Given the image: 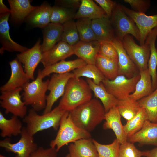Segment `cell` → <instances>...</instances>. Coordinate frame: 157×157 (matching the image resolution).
Wrapping results in <instances>:
<instances>
[{
  "label": "cell",
  "instance_id": "cell-1",
  "mask_svg": "<svg viewBox=\"0 0 157 157\" xmlns=\"http://www.w3.org/2000/svg\"><path fill=\"white\" fill-rule=\"evenodd\" d=\"M69 113L76 126L90 133L104 120L106 113L101 102L96 99H92Z\"/></svg>",
  "mask_w": 157,
  "mask_h": 157
},
{
  "label": "cell",
  "instance_id": "cell-2",
  "mask_svg": "<svg viewBox=\"0 0 157 157\" xmlns=\"http://www.w3.org/2000/svg\"><path fill=\"white\" fill-rule=\"evenodd\" d=\"M92 90L86 81L82 78H70L58 106L62 110L70 112L92 99Z\"/></svg>",
  "mask_w": 157,
  "mask_h": 157
},
{
  "label": "cell",
  "instance_id": "cell-3",
  "mask_svg": "<svg viewBox=\"0 0 157 157\" xmlns=\"http://www.w3.org/2000/svg\"><path fill=\"white\" fill-rule=\"evenodd\" d=\"M66 112L58 106L41 115L32 109L24 118L23 121L28 132L33 136L39 131L51 128L58 130L62 118Z\"/></svg>",
  "mask_w": 157,
  "mask_h": 157
},
{
  "label": "cell",
  "instance_id": "cell-4",
  "mask_svg": "<svg viewBox=\"0 0 157 157\" xmlns=\"http://www.w3.org/2000/svg\"><path fill=\"white\" fill-rule=\"evenodd\" d=\"M57 135L50 143V147L58 152L63 146L83 138H91L88 132L80 128L73 121L69 112H66L62 117Z\"/></svg>",
  "mask_w": 157,
  "mask_h": 157
},
{
  "label": "cell",
  "instance_id": "cell-5",
  "mask_svg": "<svg viewBox=\"0 0 157 157\" xmlns=\"http://www.w3.org/2000/svg\"><path fill=\"white\" fill-rule=\"evenodd\" d=\"M38 74L36 78L23 88L22 99L26 105H30L34 110L44 109L46 104V93L49 80L45 81Z\"/></svg>",
  "mask_w": 157,
  "mask_h": 157
},
{
  "label": "cell",
  "instance_id": "cell-6",
  "mask_svg": "<svg viewBox=\"0 0 157 157\" xmlns=\"http://www.w3.org/2000/svg\"><path fill=\"white\" fill-rule=\"evenodd\" d=\"M110 18L116 38L122 41L125 35H130L139 41L140 37L139 29L133 19L123 10L121 5L117 3Z\"/></svg>",
  "mask_w": 157,
  "mask_h": 157
},
{
  "label": "cell",
  "instance_id": "cell-7",
  "mask_svg": "<svg viewBox=\"0 0 157 157\" xmlns=\"http://www.w3.org/2000/svg\"><path fill=\"white\" fill-rule=\"evenodd\" d=\"M140 77L139 73L130 78L119 75L112 80L105 78L102 82L107 91L119 100L128 97L134 92Z\"/></svg>",
  "mask_w": 157,
  "mask_h": 157
},
{
  "label": "cell",
  "instance_id": "cell-8",
  "mask_svg": "<svg viewBox=\"0 0 157 157\" xmlns=\"http://www.w3.org/2000/svg\"><path fill=\"white\" fill-rule=\"evenodd\" d=\"M20 135L19 140L15 143H12L9 138L0 140V147L15 154V157H30L38 148L37 144L26 127H23Z\"/></svg>",
  "mask_w": 157,
  "mask_h": 157
},
{
  "label": "cell",
  "instance_id": "cell-9",
  "mask_svg": "<svg viewBox=\"0 0 157 157\" xmlns=\"http://www.w3.org/2000/svg\"><path fill=\"white\" fill-rule=\"evenodd\" d=\"M122 42L127 53L139 72L147 69L150 54L148 43L145 41L144 45H139L135 43L133 37L130 35H125Z\"/></svg>",
  "mask_w": 157,
  "mask_h": 157
},
{
  "label": "cell",
  "instance_id": "cell-10",
  "mask_svg": "<svg viewBox=\"0 0 157 157\" xmlns=\"http://www.w3.org/2000/svg\"><path fill=\"white\" fill-rule=\"evenodd\" d=\"M74 77L72 72L62 74H53L49 80L48 90L49 93L46 97V104L43 113L50 111L54 104L63 95L69 79Z\"/></svg>",
  "mask_w": 157,
  "mask_h": 157
},
{
  "label": "cell",
  "instance_id": "cell-11",
  "mask_svg": "<svg viewBox=\"0 0 157 157\" xmlns=\"http://www.w3.org/2000/svg\"><path fill=\"white\" fill-rule=\"evenodd\" d=\"M22 88L1 92L0 96V106L5 110L6 114L9 113L22 118L26 115L27 107L21 99L20 92Z\"/></svg>",
  "mask_w": 157,
  "mask_h": 157
},
{
  "label": "cell",
  "instance_id": "cell-12",
  "mask_svg": "<svg viewBox=\"0 0 157 157\" xmlns=\"http://www.w3.org/2000/svg\"><path fill=\"white\" fill-rule=\"evenodd\" d=\"M121 7L126 14L135 24L140 32V45H144L149 33L157 27V14L147 15L144 13L136 12L122 5Z\"/></svg>",
  "mask_w": 157,
  "mask_h": 157
},
{
  "label": "cell",
  "instance_id": "cell-13",
  "mask_svg": "<svg viewBox=\"0 0 157 157\" xmlns=\"http://www.w3.org/2000/svg\"><path fill=\"white\" fill-rule=\"evenodd\" d=\"M41 40L39 38L31 48L18 54L16 58L24 66V70L30 79L34 80L35 70L42 58Z\"/></svg>",
  "mask_w": 157,
  "mask_h": 157
},
{
  "label": "cell",
  "instance_id": "cell-14",
  "mask_svg": "<svg viewBox=\"0 0 157 157\" xmlns=\"http://www.w3.org/2000/svg\"><path fill=\"white\" fill-rule=\"evenodd\" d=\"M10 14V12L0 14V41L2 45L0 49V53L1 54L3 53L5 51L22 53L28 49L16 42L11 38L8 22Z\"/></svg>",
  "mask_w": 157,
  "mask_h": 157
},
{
  "label": "cell",
  "instance_id": "cell-15",
  "mask_svg": "<svg viewBox=\"0 0 157 157\" xmlns=\"http://www.w3.org/2000/svg\"><path fill=\"white\" fill-rule=\"evenodd\" d=\"M11 70L10 78L0 88L1 92L13 90L19 88H22L29 82L30 79L22 67L21 63L17 59L9 63Z\"/></svg>",
  "mask_w": 157,
  "mask_h": 157
},
{
  "label": "cell",
  "instance_id": "cell-16",
  "mask_svg": "<svg viewBox=\"0 0 157 157\" xmlns=\"http://www.w3.org/2000/svg\"><path fill=\"white\" fill-rule=\"evenodd\" d=\"M73 54L72 46L60 41L51 49L42 53L41 62L45 67L64 60Z\"/></svg>",
  "mask_w": 157,
  "mask_h": 157
},
{
  "label": "cell",
  "instance_id": "cell-17",
  "mask_svg": "<svg viewBox=\"0 0 157 157\" xmlns=\"http://www.w3.org/2000/svg\"><path fill=\"white\" fill-rule=\"evenodd\" d=\"M111 43L116 49L118 58L119 75L130 78L137 73L138 70L124 49L122 41L115 38Z\"/></svg>",
  "mask_w": 157,
  "mask_h": 157
},
{
  "label": "cell",
  "instance_id": "cell-18",
  "mask_svg": "<svg viewBox=\"0 0 157 157\" xmlns=\"http://www.w3.org/2000/svg\"><path fill=\"white\" fill-rule=\"evenodd\" d=\"M100 43L97 40L90 41L80 40L72 46L74 54L88 64L95 65Z\"/></svg>",
  "mask_w": 157,
  "mask_h": 157
},
{
  "label": "cell",
  "instance_id": "cell-19",
  "mask_svg": "<svg viewBox=\"0 0 157 157\" xmlns=\"http://www.w3.org/2000/svg\"><path fill=\"white\" fill-rule=\"evenodd\" d=\"M121 116L117 106L114 107L106 113L105 122L103 124L104 129H111L113 131L116 139L120 144L127 142L128 139L121 122Z\"/></svg>",
  "mask_w": 157,
  "mask_h": 157
},
{
  "label": "cell",
  "instance_id": "cell-20",
  "mask_svg": "<svg viewBox=\"0 0 157 157\" xmlns=\"http://www.w3.org/2000/svg\"><path fill=\"white\" fill-rule=\"evenodd\" d=\"M127 141L140 145H152L157 147V123L146 120L142 128L128 138Z\"/></svg>",
  "mask_w": 157,
  "mask_h": 157
},
{
  "label": "cell",
  "instance_id": "cell-21",
  "mask_svg": "<svg viewBox=\"0 0 157 157\" xmlns=\"http://www.w3.org/2000/svg\"><path fill=\"white\" fill-rule=\"evenodd\" d=\"M86 64L83 60L80 58L69 61L64 60L44 67L42 70L39 69L38 74L43 79L51 74H62L70 72Z\"/></svg>",
  "mask_w": 157,
  "mask_h": 157
},
{
  "label": "cell",
  "instance_id": "cell-22",
  "mask_svg": "<svg viewBox=\"0 0 157 157\" xmlns=\"http://www.w3.org/2000/svg\"><path fill=\"white\" fill-rule=\"evenodd\" d=\"M68 148L70 157H99L96 147L91 138L77 140L71 143Z\"/></svg>",
  "mask_w": 157,
  "mask_h": 157
},
{
  "label": "cell",
  "instance_id": "cell-23",
  "mask_svg": "<svg viewBox=\"0 0 157 157\" xmlns=\"http://www.w3.org/2000/svg\"><path fill=\"white\" fill-rule=\"evenodd\" d=\"M92 26L99 42H111L116 38L110 18L108 17L92 20Z\"/></svg>",
  "mask_w": 157,
  "mask_h": 157
},
{
  "label": "cell",
  "instance_id": "cell-24",
  "mask_svg": "<svg viewBox=\"0 0 157 157\" xmlns=\"http://www.w3.org/2000/svg\"><path fill=\"white\" fill-rule=\"evenodd\" d=\"M51 7L48 3L44 2L37 6L26 20L34 27L43 28L51 23Z\"/></svg>",
  "mask_w": 157,
  "mask_h": 157
},
{
  "label": "cell",
  "instance_id": "cell-25",
  "mask_svg": "<svg viewBox=\"0 0 157 157\" xmlns=\"http://www.w3.org/2000/svg\"><path fill=\"white\" fill-rule=\"evenodd\" d=\"M11 19L16 23L22 22L37 6L31 4L29 0H8Z\"/></svg>",
  "mask_w": 157,
  "mask_h": 157
},
{
  "label": "cell",
  "instance_id": "cell-26",
  "mask_svg": "<svg viewBox=\"0 0 157 157\" xmlns=\"http://www.w3.org/2000/svg\"><path fill=\"white\" fill-rule=\"evenodd\" d=\"M63 30L62 25L51 23L43 28V40L41 45L42 53L51 49L60 41Z\"/></svg>",
  "mask_w": 157,
  "mask_h": 157
},
{
  "label": "cell",
  "instance_id": "cell-27",
  "mask_svg": "<svg viewBox=\"0 0 157 157\" xmlns=\"http://www.w3.org/2000/svg\"><path fill=\"white\" fill-rule=\"evenodd\" d=\"M157 37V27L148 35L145 41L149 44L150 54L148 63V69L151 76L153 90L157 88V49L155 42Z\"/></svg>",
  "mask_w": 157,
  "mask_h": 157
},
{
  "label": "cell",
  "instance_id": "cell-28",
  "mask_svg": "<svg viewBox=\"0 0 157 157\" xmlns=\"http://www.w3.org/2000/svg\"><path fill=\"white\" fill-rule=\"evenodd\" d=\"M86 81L95 96L100 100L106 113L117 106L118 100L107 91L102 82L97 85L91 79L86 78Z\"/></svg>",
  "mask_w": 157,
  "mask_h": 157
},
{
  "label": "cell",
  "instance_id": "cell-29",
  "mask_svg": "<svg viewBox=\"0 0 157 157\" xmlns=\"http://www.w3.org/2000/svg\"><path fill=\"white\" fill-rule=\"evenodd\" d=\"M107 17L101 8L93 0H81L80 5L74 19L87 18L93 20Z\"/></svg>",
  "mask_w": 157,
  "mask_h": 157
},
{
  "label": "cell",
  "instance_id": "cell-30",
  "mask_svg": "<svg viewBox=\"0 0 157 157\" xmlns=\"http://www.w3.org/2000/svg\"><path fill=\"white\" fill-rule=\"evenodd\" d=\"M139 73L140 77L136 84L135 91L129 96L136 101L149 95L154 91L151 78L148 68Z\"/></svg>",
  "mask_w": 157,
  "mask_h": 157
},
{
  "label": "cell",
  "instance_id": "cell-31",
  "mask_svg": "<svg viewBox=\"0 0 157 157\" xmlns=\"http://www.w3.org/2000/svg\"><path fill=\"white\" fill-rule=\"evenodd\" d=\"M23 127L18 117L13 115L8 119L0 111V134L2 137L6 138L20 135Z\"/></svg>",
  "mask_w": 157,
  "mask_h": 157
},
{
  "label": "cell",
  "instance_id": "cell-32",
  "mask_svg": "<svg viewBox=\"0 0 157 157\" xmlns=\"http://www.w3.org/2000/svg\"><path fill=\"white\" fill-rule=\"evenodd\" d=\"M147 120H149L146 111L144 108L141 107L136 115L123 125L124 130L127 138L139 131Z\"/></svg>",
  "mask_w": 157,
  "mask_h": 157
},
{
  "label": "cell",
  "instance_id": "cell-33",
  "mask_svg": "<svg viewBox=\"0 0 157 157\" xmlns=\"http://www.w3.org/2000/svg\"><path fill=\"white\" fill-rule=\"evenodd\" d=\"M74 78H78L81 77L91 79L96 84L99 85L105 78L95 65L87 64L85 66L76 69L72 72Z\"/></svg>",
  "mask_w": 157,
  "mask_h": 157
},
{
  "label": "cell",
  "instance_id": "cell-34",
  "mask_svg": "<svg viewBox=\"0 0 157 157\" xmlns=\"http://www.w3.org/2000/svg\"><path fill=\"white\" fill-rule=\"evenodd\" d=\"M117 106L121 116L127 121L133 118L141 108L138 101L134 100L129 97L118 100Z\"/></svg>",
  "mask_w": 157,
  "mask_h": 157
},
{
  "label": "cell",
  "instance_id": "cell-35",
  "mask_svg": "<svg viewBox=\"0 0 157 157\" xmlns=\"http://www.w3.org/2000/svg\"><path fill=\"white\" fill-rule=\"evenodd\" d=\"M138 101L140 107L145 109L148 120L157 123V88L150 94Z\"/></svg>",
  "mask_w": 157,
  "mask_h": 157
},
{
  "label": "cell",
  "instance_id": "cell-36",
  "mask_svg": "<svg viewBox=\"0 0 157 157\" xmlns=\"http://www.w3.org/2000/svg\"><path fill=\"white\" fill-rule=\"evenodd\" d=\"M76 13L74 10L54 6L51 7V23L62 25L74 19Z\"/></svg>",
  "mask_w": 157,
  "mask_h": 157
},
{
  "label": "cell",
  "instance_id": "cell-37",
  "mask_svg": "<svg viewBox=\"0 0 157 157\" xmlns=\"http://www.w3.org/2000/svg\"><path fill=\"white\" fill-rule=\"evenodd\" d=\"M62 25L63 30L60 41L65 42L72 46L74 45L80 40L76 22L72 20Z\"/></svg>",
  "mask_w": 157,
  "mask_h": 157
},
{
  "label": "cell",
  "instance_id": "cell-38",
  "mask_svg": "<svg viewBox=\"0 0 157 157\" xmlns=\"http://www.w3.org/2000/svg\"><path fill=\"white\" fill-rule=\"evenodd\" d=\"M91 21V19L88 18H82L78 19L76 22L80 40L83 41L97 40L92 26Z\"/></svg>",
  "mask_w": 157,
  "mask_h": 157
},
{
  "label": "cell",
  "instance_id": "cell-39",
  "mask_svg": "<svg viewBox=\"0 0 157 157\" xmlns=\"http://www.w3.org/2000/svg\"><path fill=\"white\" fill-rule=\"evenodd\" d=\"M95 145L99 157H118L120 144L116 138L111 143L107 144H101L92 139Z\"/></svg>",
  "mask_w": 157,
  "mask_h": 157
},
{
  "label": "cell",
  "instance_id": "cell-40",
  "mask_svg": "<svg viewBox=\"0 0 157 157\" xmlns=\"http://www.w3.org/2000/svg\"><path fill=\"white\" fill-rule=\"evenodd\" d=\"M143 151L138 149L134 143L127 141L120 144L118 157H141Z\"/></svg>",
  "mask_w": 157,
  "mask_h": 157
},
{
  "label": "cell",
  "instance_id": "cell-41",
  "mask_svg": "<svg viewBox=\"0 0 157 157\" xmlns=\"http://www.w3.org/2000/svg\"><path fill=\"white\" fill-rule=\"evenodd\" d=\"M98 54L108 58L118 61L117 51L110 42H100Z\"/></svg>",
  "mask_w": 157,
  "mask_h": 157
},
{
  "label": "cell",
  "instance_id": "cell-42",
  "mask_svg": "<svg viewBox=\"0 0 157 157\" xmlns=\"http://www.w3.org/2000/svg\"><path fill=\"white\" fill-rule=\"evenodd\" d=\"M124 1L130 5L133 10L140 13H145L150 6L149 0H124Z\"/></svg>",
  "mask_w": 157,
  "mask_h": 157
},
{
  "label": "cell",
  "instance_id": "cell-43",
  "mask_svg": "<svg viewBox=\"0 0 157 157\" xmlns=\"http://www.w3.org/2000/svg\"><path fill=\"white\" fill-rule=\"evenodd\" d=\"M57 152L55 148L51 147L45 148L39 147L30 157H57Z\"/></svg>",
  "mask_w": 157,
  "mask_h": 157
},
{
  "label": "cell",
  "instance_id": "cell-44",
  "mask_svg": "<svg viewBox=\"0 0 157 157\" xmlns=\"http://www.w3.org/2000/svg\"><path fill=\"white\" fill-rule=\"evenodd\" d=\"M108 58L98 54L95 65L106 78L108 76Z\"/></svg>",
  "mask_w": 157,
  "mask_h": 157
},
{
  "label": "cell",
  "instance_id": "cell-45",
  "mask_svg": "<svg viewBox=\"0 0 157 157\" xmlns=\"http://www.w3.org/2000/svg\"><path fill=\"white\" fill-rule=\"evenodd\" d=\"M104 11L108 17L110 18L113 10L117 3L111 0H95Z\"/></svg>",
  "mask_w": 157,
  "mask_h": 157
},
{
  "label": "cell",
  "instance_id": "cell-46",
  "mask_svg": "<svg viewBox=\"0 0 157 157\" xmlns=\"http://www.w3.org/2000/svg\"><path fill=\"white\" fill-rule=\"evenodd\" d=\"M118 61L108 58V76L106 79L112 80L118 75Z\"/></svg>",
  "mask_w": 157,
  "mask_h": 157
},
{
  "label": "cell",
  "instance_id": "cell-47",
  "mask_svg": "<svg viewBox=\"0 0 157 157\" xmlns=\"http://www.w3.org/2000/svg\"><path fill=\"white\" fill-rule=\"evenodd\" d=\"M55 2L58 6L75 10L76 9L79 8L81 0H56Z\"/></svg>",
  "mask_w": 157,
  "mask_h": 157
},
{
  "label": "cell",
  "instance_id": "cell-48",
  "mask_svg": "<svg viewBox=\"0 0 157 157\" xmlns=\"http://www.w3.org/2000/svg\"><path fill=\"white\" fill-rule=\"evenodd\" d=\"M143 156L145 157H157V147L150 150L143 151Z\"/></svg>",
  "mask_w": 157,
  "mask_h": 157
},
{
  "label": "cell",
  "instance_id": "cell-49",
  "mask_svg": "<svg viewBox=\"0 0 157 157\" xmlns=\"http://www.w3.org/2000/svg\"><path fill=\"white\" fill-rule=\"evenodd\" d=\"M8 12H10V10L8 9L4 4L3 1L0 0V14Z\"/></svg>",
  "mask_w": 157,
  "mask_h": 157
},
{
  "label": "cell",
  "instance_id": "cell-50",
  "mask_svg": "<svg viewBox=\"0 0 157 157\" xmlns=\"http://www.w3.org/2000/svg\"><path fill=\"white\" fill-rule=\"evenodd\" d=\"M0 157H7L2 154L0 155Z\"/></svg>",
  "mask_w": 157,
  "mask_h": 157
},
{
  "label": "cell",
  "instance_id": "cell-51",
  "mask_svg": "<svg viewBox=\"0 0 157 157\" xmlns=\"http://www.w3.org/2000/svg\"><path fill=\"white\" fill-rule=\"evenodd\" d=\"M65 157H70V156H69V154H68Z\"/></svg>",
  "mask_w": 157,
  "mask_h": 157
}]
</instances>
